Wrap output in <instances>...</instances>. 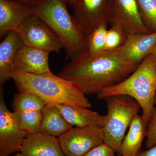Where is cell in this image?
I'll use <instances>...</instances> for the list:
<instances>
[{"instance_id":"cell-1","label":"cell","mask_w":156,"mask_h":156,"mask_svg":"<svg viewBox=\"0 0 156 156\" xmlns=\"http://www.w3.org/2000/svg\"><path fill=\"white\" fill-rule=\"evenodd\" d=\"M138 66L125 61L115 50L93 56L87 53L71 60L58 76L75 82L86 95H97L126 80Z\"/></svg>"},{"instance_id":"cell-2","label":"cell","mask_w":156,"mask_h":156,"mask_svg":"<svg viewBox=\"0 0 156 156\" xmlns=\"http://www.w3.org/2000/svg\"><path fill=\"white\" fill-rule=\"evenodd\" d=\"M19 92L34 93L47 104L68 105L90 108L92 106L82 87L51 72L34 74L14 69L11 75Z\"/></svg>"},{"instance_id":"cell-3","label":"cell","mask_w":156,"mask_h":156,"mask_svg":"<svg viewBox=\"0 0 156 156\" xmlns=\"http://www.w3.org/2000/svg\"><path fill=\"white\" fill-rule=\"evenodd\" d=\"M63 0H42L32 7L34 14L44 21L63 45L71 60L88 53L85 37Z\"/></svg>"},{"instance_id":"cell-4","label":"cell","mask_w":156,"mask_h":156,"mask_svg":"<svg viewBox=\"0 0 156 156\" xmlns=\"http://www.w3.org/2000/svg\"><path fill=\"white\" fill-rule=\"evenodd\" d=\"M156 93V67L150 53L127 79L104 89L96 95L100 100L119 95H128L134 98L141 107L142 115L148 126L155 108Z\"/></svg>"},{"instance_id":"cell-5","label":"cell","mask_w":156,"mask_h":156,"mask_svg":"<svg viewBox=\"0 0 156 156\" xmlns=\"http://www.w3.org/2000/svg\"><path fill=\"white\" fill-rule=\"evenodd\" d=\"M104 100L108 110L102 128L104 143L121 156V144L126 131L141 107L134 98L128 95H115Z\"/></svg>"},{"instance_id":"cell-6","label":"cell","mask_w":156,"mask_h":156,"mask_svg":"<svg viewBox=\"0 0 156 156\" xmlns=\"http://www.w3.org/2000/svg\"><path fill=\"white\" fill-rule=\"evenodd\" d=\"M17 32L23 45L58 53L63 45L53 30L34 14L26 19Z\"/></svg>"},{"instance_id":"cell-7","label":"cell","mask_w":156,"mask_h":156,"mask_svg":"<svg viewBox=\"0 0 156 156\" xmlns=\"http://www.w3.org/2000/svg\"><path fill=\"white\" fill-rule=\"evenodd\" d=\"M65 156H84L104 143L102 128L97 126L75 127L58 137Z\"/></svg>"},{"instance_id":"cell-8","label":"cell","mask_w":156,"mask_h":156,"mask_svg":"<svg viewBox=\"0 0 156 156\" xmlns=\"http://www.w3.org/2000/svg\"><path fill=\"white\" fill-rule=\"evenodd\" d=\"M110 0H78L73 6V17L84 36L100 23H108Z\"/></svg>"},{"instance_id":"cell-9","label":"cell","mask_w":156,"mask_h":156,"mask_svg":"<svg viewBox=\"0 0 156 156\" xmlns=\"http://www.w3.org/2000/svg\"><path fill=\"white\" fill-rule=\"evenodd\" d=\"M28 135L20 128L13 112L8 109L0 87V156H10L20 151Z\"/></svg>"},{"instance_id":"cell-10","label":"cell","mask_w":156,"mask_h":156,"mask_svg":"<svg viewBox=\"0 0 156 156\" xmlns=\"http://www.w3.org/2000/svg\"><path fill=\"white\" fill-rule=\"evenodd\" d=\"M108 22L119 24L128 35L151 33L142 21L136 0H110Z\"/></svg>"},{"instance_id":"cell-11","label":"cell","mask_w":156,"mask_h":156,"mask_svg":"<svg viewBox=\"0 0 156 156\" xmlns=\"http://www.w3.org/2000/svg\"><path fill=\"white\" fill-rule=\"evenodd\" d=\"M156 43V32L128 35L126 43L115 50L125 61L139 65Z\"/></svg>"},{"instance_id":"cell-12","label":"cell","mask_w":156,"mask_h":156,"mask_svg":"<svg viewBox=\"0 0 156 156\" xmlns=\"http://www.w3.org/2000/svg\"><path fill=\"white\" fill-rule=\"evenodd\" d=\"M50 53L47 50L23 45L15 57L14 69L34 74L51 72L48 63Z\"/></svg>"},{"instance_id":"cell-13","label":"cell","mask_w":156,"mask_h":156,"mask_svg":"<svg viewBox=\"0 0 156 156\" xmlns=\"http://www.w3.org/2000/svg\"><path fill=\"white\" fill-rule=\"evenodd\" d=\"M34 14L30 6L11 0H0V36L17 30Z\"/></svg>"},{"instance_id":"cell-14","label":"cell","mask_w":156,"mask_h":156,"mask_svg":"<svg viewBox=\"0 0 156 156\" xmlns=\"http://www.w3.org/2000/svg\"><path fill=\"white\" fill-rule=\"evenodd\" d=\"M20 151L27 156H65L58 138L39 132L29 134Z\"/></svg>"},{"instance_id":"cell-15","label":"cell","mask_w":156,"mask_h":156,"mask_svg":"<svg viewBox=\"0 0 156 156\" xmlns=\"http://www.w3.org/2000/svg\"><path fill=\"white\" fill-rule=\"evenodd\" d=\"M23 43L16 31H11L0 44V87L11 79L14 59Z\"/></svg>"},{"instance_id":"cell-16","label":"cell","mask_w":156,"mask_h":156,"mask_svg":"<svg viewBox=\"0 0 156 156\" xmlns=\"http://www.w3.org/2000/svg\"><path fill=\"white\" fill-rule=\"evenodd\" d=\"M55 105L73 126L85 127L95 126L102 128L104 125L105 115H101L87 108L65 104Z\"/></svg>"},{"instance_id":"cell-17","label":"cell","mask_w":156,"mask_h":156,"mask_svg":"<svg viewBox=\"0 0 156 156\" xmlns=\"http://www.w3.org/2000/svg\"><path fill=\"white\" fill-rule=\"evenodd\" d=\"M147 127L142 115L135 116L121 144V156H136L141 151L143 141L147 134Z\"/></svg>"},{"instance_id":"cell-18","label":"cell","mask_w":156,"mask_h":156,"mask_svg":"<svg viewBox=\"0 0 156 156\" xmlns=\"http://www.w3.org/2000/svg\"><path fill=\"white\" fill-rule=\"evenodd\" d=\"M73 127L56 105L47 104L42 110L39 133L59 137Z\"/></svg>"},{"instance_id":"cell-19","label":"cell","mask_w":156,"mask_h":156,"mask_svg":"<svg viewBox=\"0 0 156 156\" xmlns=\"http://www.w3.org/2000/svg\"><path fill=\"white\" fill-rule=\"evenodd\" d=\"M47 103L38 95L29 92H19L15 94L12 108L14 111H42Z\"/></svg>"},{"instance_id":"cell-20","label":"cell","mask_w":156,"mask_h":156,"mask_svg":"<svg viewBox=\"0 0 156 156\" xmlns=\"http://www.w3.org/2000/svg\"><path fill=\"white\" fill-rule=\"evenodd\" d=\"M108 23L107 22L101 23L92 32L85 37L87 53L89 55H96L105 51Z\"/></svg>"},{"instance_id":"cell-21","label":"cell","mask_w":156,"mask_h":156,"mask_svg":"<svg viewBox=\"0 0 156 156\" xmlns=\"http://www.w3.org/2000/svg\"><path fill=\"white\" fill-rule=\"evenodd\" d=\"M14 119L20 128L28 134L38 132L42 111H14Z\"/></svg>"},{"instance_id":"cell-22","label":"cell","mask_w":156,"mask_h":156,"mask_svg":"<svg viewBox=\"0 0 156 156\" xmlns=\"http://www.w3.org/2000/svg\"><path fill=\"white\" fill-rule=\"evenodd\" d=\"M140 17L151 33L156 32V0H136Z\"/></svg>"},{"instance_id":"cell-23","label":"cell","mask_w":156,"mask_h":156,"mask_svg":"<svg viewBox=\"0 0 156 156\" xmlns=\"http://www.w3.org/2000/svg\"><path fill=\"white\" fill-rule=\"evenodd\" d=\"M111 27L106 33L105 51H110L121 48L126 43L128 35L123 28L116 23L110 24Z\"/></svg>"},{"instance_id":"cell-24","label":"cell","mask_w":156,"mask_h":156,"mask_svg":"<svg viewBox=\"0 0 156 156\" xmlns=\"http://www.w3.org/2000/svg\"><path fill=\"white\" fill-rule=\"evenodd\" d=\"M156 145V107L154 108L152 115L147 127L146 147L148 149Z\"/></svg>"},{"instance_id":"cell-25","label":"cell","mask_w":156,"mask_h":156,"mask_svg":"<svg viewBox=\"0 0 156 156\" xmlns=\"http://www.w3.org/2000/svg\"><path fill=\"white\" fill-rule=\"evenodd\" d=\"M115 151L105 143L97 146L84 156H115Z\"/></svg>"},{"instance_id":"cell-26","label":"cell","mask_w":156,"mask_h":156,"mask_svg":"<svg viewBox=\"0 0 156 156\" xmlns=\"http://www.w3.org/2000/svg\"><path fill=\"white\" fill-rule=\"evenodd\" d=\"M136 156H156V145L148 148L147 150L140 151Z\"/></svg>"},{"instance_id":"cell-27","label":"cell","mask_w":156,"mask_h":156,"mask_svg":"<svg viewBox=\"0 0 156 156\" xmlns=\"http://www.w3.org/2000/svg\"><path fill=\"white\" fill-rule=\"evenodd\" d=\"M11 1H15L22 4H25L32 7L37 5L42 0H11Z\"/></svg>"},{"instance_id":"cell-28","label":"cell","mask_w":156,"mask_h":156,"mask_svg":"<svg viewBox=\"0 0 156 156\" xmlns=\"http://www.w3.org/2000/svg\"><path fill=\"white\" fill-rule=\"evenodd\" d=\"M151 53L153 57L154 61L156 67V43L155 45H154L153 48Z\"/></svg>"},{"instance_id":"cell-29","label":"cell","mask_w":156,"mask_h":156,"mask_svg":"<svg viewBox=\"0 0 156 156\" xmlns=\"http://www.w3.org/2000/svg\"><path fill=\"white\" fill-rule=\"evenodd\" d=\"M66 4H68L70 5L73 6L78 0H63Z\"/></svg>"},{"instance_id":"cell-30","label":"cell","mask_w":156,"mask_h":156,"mask_svg":"<svg viewBox=\"0 0 156 156\" xmlns=\"http://www.w3.org/2000/svg\"><path fill=\"white\" fill-rule=\"evenodd\" d=\"M12 156H27L26 155H25V154H24L21 153V152L19 153H17L16 154H15L14 155Z\"/></svg>"},{"instance_id":"cell-31","label":"cell","mask_w":156,"mask_h":156,"mask_svg":"<svg viewBox=\"0 0 156 156\" xmlns=\"http://www.w3.org/2000/svg\"><path fill=\"white\" fill-rule=\"evenodd\" d=\"M154 105H156V93L155 97V99H154Z\"/></svg>"}]
</instances>
